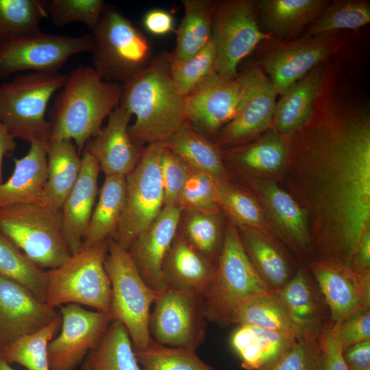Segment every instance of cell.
<instances>
[{"mask_svg": "<svg viewBox=\"0 0 370 370\" xmlns=\"http://www.w3.org/2000/svg\"><path fill=\"white\" fill-rule=\"evenodd\" d=\"M282 136L286 156L280 178L306 216L310 262L350 268L370 230L367 110L315 108L308 121Z\"/></svg>", "mask_w": 370, "mask_h": 370, "instance_id": "obj_1", "label": "cell"}, {"mask_svg": "<svg viewBox=\"0 0 370 370\" xmlns=\"http://www.w3.org/2000/svg\"><path fill=\"white\" fill-rule=\"evenodd\" d=\"M184 100L171 76L169 54L153 58L122 84L119 106L136 117L128 129L132 139L141 147L163 143L187 123Z\"/></svg>", "mask_w": 370, "mask_h": 370, "instance_id": "obj_2", "label": "cell"}, {"mask_svg": "<svg viewBox=\"0 0 370 370\" xmlns=\"http://www.w3.org/2000/svg\"><path fill=\"white\" fill-rule=\"evenodd\" d=\"M61 89L50 112L49 141L71 140L80 154L119 106L122 85L102 79L92 67L79 65Z\"/></svg>", "mask_w": 370, "mask_h": 370, "instance_id": "obj_3", "label": "cell"}, {"mask_svg": "<svg viewBox=\"0 0 370 370\" xmlns=\"http://www.w3.org/2000/svg\"><path fill=\"white\" fill-rule=\"evenodd\" d=\"M273 291L251 262L238 227L234 223L228 224L214 275L204 296L207 321L220 328L227 327L234 313L244 302Z\"/></svg>", "mask_w": 370, "mask_h": 370, "instance_id": "obj_4", "label": "cell"}, {"mask_svg": "<svg viewBox=\"0 0 370 370\" xmlns=\"http://www.w3.org/2000/svg\"><path fill=\"white\" fill-rule=\"evenodd\" d=\"M68 75L60 72L18 73L0 84V121L15 139L29 144L49 141L51 124L45 118L47 107Z\"/></svg>", "mask_w": 370, "mask_h": 370, "instance_id": "obj_5", "label": "cell"}, {"mask_svg": "<svg viewBox=\"0 0 370 370\" xmlns=\"http://www.w3.org/2000/svg\"><path fill=\"white\" fill-rule=\"evenodd\" d=\"M0 232L44 270L57 268L71 256L62 233L61 211L45 204L0 207Z\"/></svg>", "mask_w": 370, "mask_h": 370, "instance_id": "obj_6", "label": "cell"}, {"mask_svg": "<svg viewBox=\"0 0 370 370\" xmlns=\"http://www.w3.org/2000/svg\"><path fill=\"white\" fill-rule=\"evenodd\" d=\"M108 239L83 248L57 268L46 271L45 302L56 308L68 304L110 314L111 284L105 268Z\"/></svg>", "mask_w": 370, "mask_h": 370, "instance_id": "obj_7", "label": "cell"}, {"mask_svg": "<svg viewBox=\"0 0 370 370\" xmlns=\"http://www.w3.org/2000/svg\"><path fill=\"white\" fill-rule=\"evenodd\" d=\"M105 268L111 284L110 314L125 326L135 352L142 350L152 341L149 319L160 292L147 284L127 250L111 238Z\"/></svg>", "mask_w": 370, "mask_h": 370, "instance_id": "obj_8", "label": "cell"}, {"mask_svg": "<svg viewBox=\"0 0 370 370\" xmlns=\"http://www.w3.org/2000/svg\"><path fill=\"white\" fill-rule=\"evenodd\" d=\"M92 35L93 69L105 81L124 83L152 60L147 38L114 8L106 7Z\"/></svg>", "mask_w": 370, "mask_h": 370, "instance_id": "obj_9", "label": "cell"}, {"mask_svg": "<svg viewBox=\"0 0 370 370\" xmlns=\"http://www.w3.org/2000/svg\"><path fill=\"white\" fill-rule=\"evenodd\" d=\"M163 143L147 145L143 148L135 168L126 175L125 208L111 237L127 249L164 208V190L160 160Z\"/></svg>", "mask_w": 370, "mask_h": 370, "instance_id": "obj_10", "label": "cell"}, {"mask_svg": "<svg viewBox=\"0 0 370 370\" xmlns=\"http://www.w3.org/2000/svg\"><path fill=\"white\" fill-rule=\"evenodd\" d=\"M92 34L70 36L40 30L16 37L0 47V79L23 71L57 73L73 56L92 52Z\"/></svg>", "mask_w": 370, "mask_h": 370, "instance_id": "obj_11", "label": "cell"}, {"mask_svg": "<svg viewBox=\"0 0 370 370\" xmlns=\"http://www.w3.org/2000/svg\"><path fill=\"white\" fill-rule=\"evenodd\" d=\"M270 38L258 25L254 1L235 0L215 3L211 40L216 55L215 71L221 77L236 78L241 61L260 42Z\"/></svg>", "mask_w": 370, "mask_h": 370, "instance_id": "obj_12", "label": "cell"}, {"mask_svg": "<svg viewBox=\"0 0 370 370\" xmlns=\"http://www.w3.org/2000/svg\"><path fill=\"white\" fill-rule=\"evenodd\" d=\"M153 305L149 319L153 341L166 347L193 350L203 343L207 328L203 296L165 288Z\"/></svg>", "mask_w": 370, "mask_h": 370, "instance_id": "obj_13", "label": "cell"}, {"mask_svg": "<svg viewBox=\"0 0 370 370\" xmlns=\"http://www.w3.org/2000/svg\"><path fill=\"white\" fill-rule=\"evenodd\" d=\"M237 78L241 93L234 117L221 132L219 145L227 149L243 145L272 124L277 90L257 66L245 69Z\"/></svg>", "mask_w": 370, "mask_h": 370, "instance_id": "obj_14", "label": "cell"}, {"mask_svg": "<svg viewBox=\"0 0 370 370\" xmlns=\"http://www.w3.org/2000/svg\"><path fill=\"white\" fill-rule=\"evenodd\" d=\"M62 325L49 342L50 370H74L98 343L110 322L111 315L68 304L60 307Z\"/></svg>", "mask_w": 370, "mask_h": 370, "instance_id": "obj_15", "label": "cell"}, {"mask_svg": "<svg viewBox=\"0 0 370 370\" xmlns=\"http://www.w3.org/2000/svg\"><path fill=\"white\" fill-rule=\"evenodd\" d=\"M251 184L272 235L293 251L299 264H306L310 259V236L301 208L273 179L256 178Z\"/></svg>", "mask_w": 370, "mask_h": 370, "instance_id": "obj_16", "label": "cell"}, {"mask_svg": "<svg viewBox=\"0 0 370 370\" xmlns=\"http://www.w3.org/2000/svg\"><path fill=\"white\" fill-rule=\"evenodd\" d=\"M238 78L210 74L186 96L184 107L187 123L202 134H213L235 116L240 99Z\"/></svg>", "mask_w": 370, "mask_h": 370, "instance_id": "obj_17", "label": "cell"}, {"mask_svg": "<svg viewBox=\"0 0 370 370\" xmlns=\"http://www.w3.org/2000/svg\"><path fill=\"white\" fill-rule=\"evenodd\" d=\"M306 265L328 308L330 326L370 308V273H358L348 267L314 262Z\"/></svg>", "mask_w": 370, "mask_h": 370, "instance_id": "obj_18", "label": "cell"}, {"mask_svg": "<svg viewBox=\"0 0 370 370\" xmlns=\"http://www.w3.org/2000/svg\"><path fill=\"white\" fill-rule=\"evenodd\" d=\"M331 34L279 44L266 53L262 64L278 94L282 95L334 51Z\"/></svg>", "mask_w": 370, "mask_h": 370, "instance_id": "obj_19", "label": "cell"}, {"mask_svg": "<svg viewBox=\"0 0 370 370\" xmlns=\"http://www.w3.org/2000/svg\"><path fill=\"white\" fill-rule=\"evenodd\" d=\"M59 314L18 282L0 276V350Z\"/></svg>", "mask_w": 370, "mask_h": 370, "instance_id": "obj_20", "label": "cell"}, {"mask_svg": "<svg viewBox=\"0 0 370 370\" xmlns=\"http://www.w3.org/2000/svg\"><path fill=\"white\" fill-rule=\"evenodd\" d=\"M182 214L177 206H164L127 249L143 279L156 291L165 289L162 264L177 234Z\"/></svg>", "mask_w": 370, "mask_h": 370, "instance_id": "obj_21", "label": "cell"}, {"mask_svg": "<svg viewBox=\"0 0 370 370\" xmlns=\"http://www.w3.org/2000/svg\"><path fill=\"white\" fill-rule=\"evenodd\" d=\"M132 116L125 108L116 107L108 116L107 125L84 149L95 158L106 176H126L140 159L143 149L132 139L128 130Z\"/></svg>", "mask_w": 370, "mask_h": 370, "instance_id": "obj_22", "label": "cell"}, {"mask_svg": "<svg viewBox=\"0 0 370 370\" xmlns=\"http://www.w3.org/2000/svg\"><path fill=\"white\" fill-rule=\"evenodd\" d=\"M99 167L86 150L82 156L78 179L61 209L62 233L71 256L79 252L96 204Z\"/></svg>", "mask_w": 370, "mask_h": 370, "instance_id": "obj_23", "label": "cell"}, {"mask_svg": "<svg viewBox=\"0 0 370 370\" xmlns=\"http://www.w3.org/2000/svg\"><path fill=\"white\" fill-rule=\"evenodd\" d=\"M297 338L294 333L239 325L231 334L230 345L245 370H273Z\"/></svg>", "mask_w": 370, "mask_h": 370, "instance_id": "obj_24", "label": "cell"}, {"mask_svg": "<svg viewBox=\"0 0 370 370\" xmlns=\"http://www.w3.org/2000/svg\"><path fill=\"white\" fill-rule=\"evenodd\" d=\"M276 294L301 334L312 332L319 334L329 325L328 308L306 264H299L294 275Z\"/></svg>", "mask_w": 370, "mask_h": 370, "instance_id": "obj_25", "label": "cell"}, {"mask_svg": "<svg viewBox=\"0 0 370 370\" xmlns=\"http://www.w3.org/2000/svg\"><path fill=\"white\" fill-rule=\"evenodd\" d=\"M216 266L195 250L178 233L164 260L165 288L204 296Z\"/></svg>", "mask_w": 370, "mask_h": 370, "instance_id": "obj_26", "label": "cell"}, {"mask_svg": "<svg viewBox=\"0 0 370 370\" xmlns=\"http://www.w3.org/2000/svg\"><path fill=\"white\" fill-rule=\"evenodd\" d=\"M48 141L30 144L27 153L14 158V169L7 181L0 184V207L31 203L42 204L47 179Z\"/></svg>", "mask_w": 370, "mask_h": 370, "instance_id": "obj_27", "label": "cell"}, {"mask_svg": "<svg viewBox=\"0 0 370 370\" xmlns=\"http://www.w3.org/2000/svg\"><path fill=\"white\" fill-rule=\"evenodd\" d=\"M323 69L317 66L281 95L272 121L278 134L288 135L309 121L323 88Z\"/></svg>", "mask_w": 370, "mask_h": 370, "instance_id": "obj_28", "label": "cell"}, {"mask_svg": "<svg viewBox=\"0 0 370 370\" xmlns=\"http://www.w3.org/2000/svg\"><path fill=\"white\" fill-rule=\"evenodd\" d=\"M238 230L244 249L262 279L275 291L284 286L298 267L293 266L274 236L248 227Z\"/></svg>", "mask_w": 370, "mask_h": 370, "instance_id": "obj_29", "label": "cell"}, {"mask_svg": "<svg viewBox=\"0 0 370 370\" xmlns=\"http://www.w3.org/2000/svg\"><path fill=\"white\" fill-rule=\"evenodd\" d=\"M47 158L42 204L60 210L79 175L82 156L72 140H57L48 141Z\"/></svg>", "mask_w": 370, "mask_h": 370, "instance_id": "obj_30", "label": "cell"}, {"mask_svg": "<svg viewBox=\"0 0 370 370\" xmlns=\"http://www.w3.org/2000/svg\"><path fill=\"white\" fill-rule=\"evenodd\" d=\"M126 199V176H106L99 191L82 248L93 246L111 238L121 220Z\"/></svg>", "mask_w": 370, "mask_h": 370, "instance_id": "obj_31", "label": "cell"}, {"mask_svg": "<svg viewBox=\"0 0 370 370\" xmlns=\"http://www.w3.org/2000/svg\"><path fill=\"white\" fill-rule=\"evenodd\" d=\"M327 4L323 0H262L259 8L263 25L271 33L291 38L314 21Z\"/></svg>", "mask_w": 370, "mask_h": 370, "instance_id": "obj_32", "label": "cell"}, {"mask_svg": "<svg viewBox=\"0 0 370 370\" xmlns=\"http://www.w3.org/2000/svg\"><path fill=\"white\" fill-rule=\"evenodd\" d=\"M82 370H141L129 332L112 320L82 362Z\"/></svg>", "mask_w": 370, "mask_h": 370, "instance_id": "obj_33", "label": "cell"}, {"mask_svg": "<svg viewBox=\"0 0 370 370\" xmlns=\"http://www.w3.org/2000/svg\"><path fill=\"white\" fill-rule=\"evenodd\" d=\"M184 16L176 31L172 61H184L201 51L210 40L215 3L210 0H182Z\"/></svg>", "mask_w": 370, "mask_h": 370, "instance_id": "obj_34", "label": "cell"}, {"mask_svg": "<svg viewBox=\"0 0 370 370\" xmlns=\"http://www.w3.org/2000/svg\"><path fill=\"white\" fill-rule=\"evenodd\" d=\"M163 144L190 167L214 177H227L219 147L188 123L184 124Z\"/></svg>", "mask_w": 370, "mask_h": 370, "instance_id": "obj_35", "label": "cell"}, {"mask_svg": "<svg viewBox=\"0 0 370 370\" xmlns=\"http://www.w3.org/2000/svg\"><path fill=\"white\" fill-rule=\"evenodd\" d=\"M222 156L251 174L280 175L286 160V146L282 136L273 134L250 145L230 148Z\"/></svg>", "mask_w": 370, "mask_h": 370, "instance_id": "obj_36", "label": "cell"}, {"mask_svg": "<svg viewBox=\"0 0 370 370\" xmlns=\"http://www.w3.org/2000/svg\"><path fill=\"white\" fill-rule=\"evenodd\" d=\"M231 324L251 325L294 333L298 336L301 334L279 299L276 291L258 295L244 302L234 313Z\"/></svg>", "mask_w": 370, "mask_h": 370, "instance_id": "obj_37", "label": "cell"}, {"mask_svg": "<svg viewBox=\"0 0 370 370\" xmlns=\"http://www.w3.org/2000/svg\"><path fill=\"white\" fill-rule=\"evenodd\" d=\"M62 325L60 313L42 328L25 335L0 350V358L11 365L27 370H50L48 345L58 334Z\"/></svg>", "mask_w": 370, "mask_h": 370, "instance_id": "obj_38", "label": "cell"}, {"mask_svg": "<svg viewBox=\"0 0 370 370\" xmlns=\"http://www.w3.org/2000/svg\"><path fill=\"white\" fill-rule=\"evenodd\" d=\"M215 180L221 208L237 227L255 229L273 236L256 197L232 184L227 177H215Z\"/></svg>", "mask_w": 370, "mask_h": 370, "instance_id": "obj_39", "label": "cell"}, {"mask_svg": "<svg viewBox=\"0 0 370 370\" xmlns=\"http://www.w3.org/2000/svg\"><path fill=\"white\" fill-rule=\"evenodd\" d=\"M46 17L45 1L0 0V47L16 37L39 31Z\"/></svg>", "mask_w": 370, "mask_h": 370, "instance_id": "obj_40", "label": "cell"}, {"mask_svg": "<svg viewBox=\"0 0 370 370\" xmlns=\"http://www.w3.org/2000/svg\"><path fill=\"white\" fill-rule=\"evenodd\" d=\"M186 219L178 233L199 254L217 267L223 243L218 214L185 210Z\"/></svg>", "mask_w": 370, "mask_h": 370, "instance_id": "obj_41", "label": "cell"}, {"mask_svg": "<svg viewBox=\"0 0 370 370\" xmlns=\"http://www.w3.org/2000/svg\"><path fill=\"white\" fill-rule=\"evenodd\" d=\"M0 276L18 282L45 302L46 271L32 262L1 232Z\"/></svg>", "mask_w": 370, "mask_h": 370, "instance_id": "obj_42", "label": "cell"}, {"mask_svg": "<svg viewBox=\"0 0 370 370\" xmlns=\"http://www.w3.org/2000/svg\"><path fill=\"white\" fill-rule=\"evenodd\" d=\"M370 21V8L361 1H337L321 12L310 26L306 36L327 34L340 29H357Z\"/></svg>", "mask_w": 370, "mask_h": 370, "instance_id": "obj_43", "label": "cell"}, {"mask_svg": "<svg viewBox=\"0 0 370 370\" xmlns=\"http://www.w3.org/2000/svg\"><path fill=\"white\" fill-rule=\"evenodd\" d=\"M135 352L141 370H214L196 350L166 347L153 339L145 349Z\"/></svg>", "mask_w": 370, "mask_h": 370, "instance_id": "obj_44", "label": "cell"}, {"mask_svg": "<svg viewBox=\"0 0 370 370\" xmlns=\"http://www.w3.org/2000/svg\"><path fill=\"white\" fill-rule=\"evenodd\" d=\"M177 206L182 211L192 210L219 214L221 208L215 177L190 167Z\"/></svg>", "mask_w": 370, "mask_h": 370, "instance_id": "obj_45", "label": "cell"}, {"mask_svg": "<svg viewBox=\"0 0 370 370\" xmlns=\"http://www.w3.org/2000/svg\"><path fill=\"white\" fill-rule=\"evenodd\" d=\"M171 73L178 91L188 95L204 79L215 71L216 55L210 40L201 51L184 61L170 59Z\"/></svg>", "mask_w": 370, "mask_h": 370, "instance_id": "obj_46", "label": "cell"}, {"mask_svg": "<svg viewBox=\"0 0 370 370\" xmlns=\"http://www.w3.org/2000/svg\"><path fill=\"white\" fill-rule=\"evenodd\" d=\"M48 18L57 27L81 22L93 31L106 8L102 0L45 1Z\"/></svg>", "mask_w": 370, "mask_h": 370, "instance_id": "obj_47", "label": "cell"}, {"mask_svg": "<svg viewBox=\"0 0 370 370\" xmlns=\"http://www.w3.org/2000/svg\"><path fill=\"white\" fill-rule=\"evenodd\" d=\"M160 166L164 190V206H177L190 166L164 145L160 155Z\"/></svg>", "mask_w": 370, "mask_h": 370, "instance_id": "obj_48", "label": "cell"}, {"mask_svg": "<svg viewBox=\"0 0 370 370\" xmlns=\"http://www.w3.org/2000/svg\"><path fill=\"white\" fill-rule=\"evenodd\" d=\"M319 334L305 332L273 370H321Z\"/></svg>", "mask_w": 370, "mask_h": 370, "instance_id": "obj_49", "label": "cell"}, {"mask_svg": "<svg viewBox=\"0 0 370 370\" xmlns=\"http://www.w3.org/2000/svg\"><path fill=\"white\" fill-rule=\"evenodd\" d=\"M328 328L342 351L354 344L369 341L370 308L358 311Z\"/></svg>", "mask_w": 370, "mask_h": 370, "instance_id": "obj_50", "label": "cell"}, {"mask_svg": "<svg viewBox=\"0 0 370 370\" xmlns=\"http://www.w3.org/2000/svg\"><path fill=\"white\" fill-rule=\"evenodd\" d=\"M318 340L321 370H348L342 357V350L331 334L328 325L320 332Z\"/></svg>", "mask_w": 370, "mask_h": 370, "instance_id": "obj_51", "label": "cell"}, {"mask_svg": "<svg viewBox=\"0 0 370 370\" xmlns=\"http://www.w3.org/2000/svg\"><path fill=\"white\" fill-rule=\"evenodd\" d=\"M144 28L155 36H164L174 31L172 14L163 9L156 8L147 11L143 16Z\"/></svg>", "mask_w": 370, "mask_h": 370, "instance_id": "obj_52", "label": "cell"}, {"mask_svg": "<svg viewBox=\"0 0 370 370\" xmlns=\"http://www.w3.org/2000/svg\"><path fill=\"white\" fill-rule=\"evenodd\" d=\"M342 357L348 370H370V340L347 347Z\"/></svg>", "mask_w": 370, "mask_h": 370, "instance_id": "obj_53", "label": "cell"}, {"mask_svg": "<svg viewBox=\"0 0 370 370\" xmlns=\"http://www.w3.org/2000/svg\"><path fill=\"white\" fill-rule=\"evenodd\" d=\"M350 269L358 273H370V230L362 238L352 261Z\"/></svg>", "mask_w": 370, "mask_h": 370, "instance_id": "obj_54", "label": "cell"}, {"mask_svg": "<svg viewBox=\"0 0 370 370\" xmlns=\"http://www.w3.org/2000/svg\"><path fill=\"white\" fill-rule=\"evenodd\" d=\"M16 139L0 121V184L3 182V160L5 155L13 152L16 147Z\"/></svg>", "mask_w": 370, "mask_h": 370, "instance_id": "obj_55", "label": "cell"}, {"mask_svg": "<svg viewBox=\"0 0 370 370\" xmlns=\"http://www.w3.org/2000/svg\"><path fill=\"white\" fill-rule=\"evenodd\" d=\"M0 370H18L11 367L10 364L0 358Z\"/></svg>", "mask_w": 370, "mask_h": 370, "instance_id": "obj_56", "label": "cell"}]
</instances>
